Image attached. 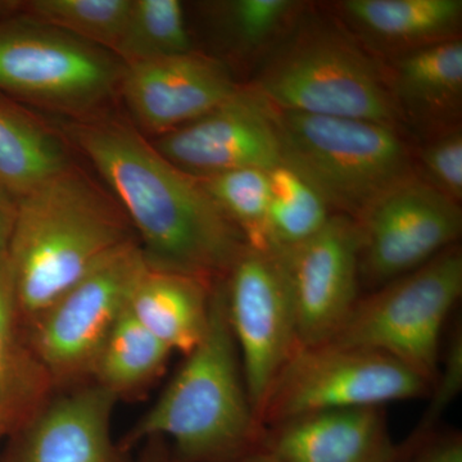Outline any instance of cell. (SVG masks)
Instances as JSON below:
<instances>
[{
	"label": "cell",
	"instance_id": "6da1fadb",
	"mask_svg": "<svg viewBox=\"0 0 462 462\" xmlns=\"http://www.w3.org/2000/svg\"><path fill=\"white\" fill-rule=\"evenodd\" d=\"M71 135L138 233L148 267L223 279L247 247L202 181L121 121H85Z\"/></svg>",
	"mask_w": 462,
	"mask_h": 462
},
{
	"label": "cell",
	"instance_id": "1f68e13d",
	"mask_svg": "<svg viewBox=\"0 0 462 462\" xmlns=\"http://www.w3.org/2000/svg\"><path fill=\"white\" fill-rule=\"evenodd\" d=\"M143 448L134 462H182L172 447L162 438H152L142 443Z\"/></svg>",
	"mask_w": 462,
	"mask_h": 462
},
{
	"label": "cell",
	"instance_id": "603a6c76",
	"mask_svg": "<svg viewBox=\"0 0 462 462\" xmlns=\"http://www.w3.org/2000/svg\"><path fill=\"white\" fill-rule=\"evenodd\" d=\"M269 182L266 251L278 254L312 238L333 214L321 194L287 163L270 170Z\"/></svg>",
	"mask_w": 462,
	"mask_h": 462
},
{
	"label": "cell",
	"instance_id": "83f0119b",
	"mask_svg": "<svg viewBox=\"0 0 462 462\" xmlns=\"http://www.w3.org/2000/svg\"><path fill=\"white\" fill-rule=\"evenodd\" d=\"M443 366L439 372L428 396L430 397L427 411L422 413L420 421L415 430L409 434L400 445L401 454L409 451L413 447L420 445L428 438L437 433L438 424L445 415L448 407L460 394L462 388V333L460 328H456L448 343Z\"/></svg>",
	"mask_w": 462,
	"mask_h": 462
},
{
	"label": "cell",
	"instance_id": "2e32d148",
	"mask_svg": "<svg viewBox=\"0 0 462 462\" xmlns=\"http://www.w3.org/2000/svg\"><path fill=\"white\" fill-rule=\"evenodd\" d=\"M261 448L285 462H400L384 407L307 413L263 430Z\"/></svg>",
	"mask_w": 462,
	"mask_h": 462
},
{
	"label": "cell",
	"instance_id": "7c38bea8",
	"mask_svg": "<svg viewBox=\"0 0 462 462\" xmlns=\"http://www.w3.org/2000/svg\"><path fill=\"white\" fill-rule=\"evenodd\" d=\"M275 254L284 267L296 309L300 346L329 342L360 300L357 223L333 214L312 238Z\"/></svg>",
	"mask_w": 462,
	"mask_h": 462
},
{
	"label": "cell",
	"instance_id": "7402d4cb",
	"mask_svg": "<svg viewBox=\"0 0 462 462\" xmlns=\"http://www.w3.org/2000/svg\"><path fill=\"white\" fill-rule=\"evenodd\" d=\"M172 354L127 307L100 349L90 382L117 401L138 397L163 375Z\"/></svg>",
	"mask_w": 462,
	"mask_h": 462
},
{
	"label": "cell",
	"instance_id": "3957f363",
	"mask_svg": "<svg viewBox=\"0 0 462 462\" xmlns=\"http://www.w3.org/2000/svg\"><path fill=\"white\" fill-rule=\"evenodd\" d=\"M132 239L117 202L72 166L18 199L8 261L23 322Z\"/></svg>",
	"mask_w": 462,
	"mask_h": 462
},
{
	"label": "cell",
	"instance_id": "d6986e66",
	"mask_svg": "<svg viewBox=\"0 0 462 462\" xmlns=\"http://www.w3.org/2000/svg\"><path fill=\"white\" fill-rule=\"evenodd\" d=\"M54 392L50 374L23 333L7 254L0 260V438L23 427Z\"/></svg>",
	"mask_w": 462,
	"mask_h": 462
},
{
	"label": "cell",
	"instance_id": "f546056e",
	"mask_svg": "<svg viewBox=\"0 0 462 462\" xmlns=\"http://www.w3.org/2000/svg\"><path fill=\"white\" fill-rule=\"evenodd\" d=\"M400 462H462L461 434L437 431L420 445L403 452Z\"/></svg>",
	"mask_w": 462,
	"mask_h": 462
},
{
	"label": "cell",
	"instance_id": "4dcf8cb0",
	"mask_svg": "<svg viewBox=\"0 0 462 462\" xmlns=\"http://www.w3.org/2000/svg\"><path fill=\"white\" fill-rule=\"evenodd\" d=\"M18 199L0 187V260L7 256L17 218Z\"/></svg>",
	"mask_w": 462,
	"mask_h": 462
},
{
	"label": "cell",
	"instance_id": "cb8c5ba5",
	"mask_svg": "<svg viewBox=\"0 0 462 462\" xmlns=\"http://www.w3.org/2000/svg\"><path fill=\"white\" fill-rule=\"evenodd\" d=\"M114 51L125 66L193 51L179 0H133Z\"/></svg>",
	"mask_w": 462,
	"mask_h": 462
},
{
	"label": "cell",
	"instance_id": "ac0fdd59",
	"mask_svg": "<svg viewBox=\"0 0 462 462\" xmlns=\"http://www.w3.org/2000/svg\"><path fill=\"white\" fill-rule=\"evenodd\" d=\"M385 74L402 121H411L430 135L461 126L460 38L393 58Z\"/></svg>",
	"mask_w": 462,
	"mask_h": 462
},
{
	"label": "cell",
	"instance_id": "52a82bcc",
	"mask_svg": "<svg viewBox=\"0 0 462 462\" xmlns=\"http://www.w3.org/2000/svg\"><path fill=\"white\" fill-rule=\"evenodd\" d=\"M420 374L380 352L321 343L300 346L267 392L261 430L307 413L383 406L428 396Z\"/></svg>",
	"mask_w": 462,
	"mask_h": 462
},
{
	"label": "cell",
	"instance_id": "ba28073f",
	"mask_svg": "<svg viewBox=\"0 0 462 462\" xmlns=\"http://www.w3.org/2000/svg\"><path fill=\"white\" fill-rule=\"evenodd\" d=\"M147 267L138 239L129 240L27 322V338L56 391L90 382L100 349Z\"/></svg>",
	"mask_w": 462,
	"mask_h": 462
},
{
	"label": "cell",
	"instance_id": "f1b7e54d",
	"mask_svg": "<svg viewBox=\"0 0 462 462\" xmlns=\"http://www.w3.org/2000/svg\"><path fill=\"white\" fill-rule=\"evenodd\" d=\"M421 178L447 199H462V130L461 126L443 130L428 139L421 149Z\"/></svg>",
	"mask_w": 462,
	"mask_h": 462
},
{
	"label": "cell",
	"instance_id": "4fadbf2b",
	"mask_svg": "<svg viewBox=\"0 0 462 462\" xmlns=\"http://www.w3.org/2000/svg\"><path fill=\"white\" fill-rule=\"evenodd\" d=\"M153 145L197 179L242 169L270 171L282 163L273 109L252 87H239L218 107Z\"/></svg>",
	"mask_w": 462,
	"mask_h": 462
},
{
	"label": "cell",
	"instance_id": "8fae6325",
	"mask_svg": "<svg viewBox=\"0 0 462 462\" xmlns=\"http://www.w3.org/2000/svg\"><path fill=\"white\" fill-rule=\"evenodd\" d=\"M227 316L257 416L267 392L300 346L296 309L275 254L247 247L224 278Z\"/></svg>",
	"mask_w": 462,
	"mask_h": 462
},
{
	"label": "cell",
	"instance_id": "7a4b0ae2",
	"mask_svg": "<svg viewBox=\"0 0 462 462\" xmlns=\"http://www.w3.org/2000/svg\"><path fill=\"white\" fill-rule=\"evenodd\" d=\"M261 434L231 331L224 278L218 279L205 337L118 443L130 452L162 438L182 462H234L260 447Z\"/></svg>",
	"mask_w": 462,
	"mask_h": 462
},
{
	"label": "cell",
	"instance_id": "8992f818",
	"mask_svg": "<svg viewBox=\"0 0 462 462\" xmlns=\"http://www.w3.org/2000/svg\"><path fill=\"white\" fill-rule=\"evenodd\" d=\"M461 294L462 251L456 245L360 297L329 342L387 355L433 384L443 327Z\"/></svg>",
	"mask_w": 462,
	"mask_h": 462
},
{
	"label": "cell",
	"instance_id": "5bb4252c",
	"mask_svg": "<svg viewBox=\"0 0 462 462\" xmlns=\"http://www.w3.org/2000/svg\"><path fill=\"white\" fill-rule=\"evenodd\" d=\"M118 87L139 125L160 136L199 120L239 88L221 60L194 51L125 66Z\"/></svg>",
	"mask_w": 462,
	"mask_h": 462
},
{
	"label": "cell",
	"instance_id": "4316f807",
	"mask_svg": "<svg viewBox=\"0 0 462 462\" xmlns=\"http://www.w3.org/2000/svg\"><path fill=\"white\" fill-rule=\"evenodd\" d=\"M227 38L240 53L272 51L300 17L302 5L291 0H233L218 5Z\"/></svg>",
	"mask_w": 462,
	"mask_h": 462
},
{
	"label": "cell",
	"instance_id": "e0dca14e",
	"mask_svg": "<svg viewBox=\"0 0 462 462\" xmlns=\"http://www.w3.org/2000/svg\"><path fill=\"white\" fill-rule=\"evenodd\" d=\"M336 7L365 50L392 60L458 38L462 21L461 0H345Z\"/></svg>",
	"mask_w": 462,
	"mask_h": 462
},
{
	"label": "cell",
	"instance_id": "d6a6232c",
	"mask_svg": "<svg viewBox=\"0 0 462 462\" xmlns=\"http://www.w3.org/2000/svg\"><path fill=\"white\" fill-rule=\"evenodd\" d=\"M234 462H285L279 458L278 456L273 455L272 452L266 451V449L257 447V448L252 449L248 454L242 456L238 460Z\"/></svg>",
	"mask_w": 462,
	"mask_h": 462
},
{
	"label": "cell",
	"instance_id": "484cf974",
	"mask_svg": "<svg viewBox=\"0 0 462 462\" xmlns=\"http://www.w3.org/2000/svg\"><path fill=\"white\" fill-rule=\"evenodd\" d=\"M199 180L216 205L238 227L249 247L266 251L269 171L234 170Z\"/></svg>",
	"mask_w": 462,
	"mask_h": 462
},
{
	"label": "cell",
	"instance_id": "5b68a950",
	"mask_svg": "<svg viewBox=\"0 0 462 462\" xmlns=\"http://www.w3.org/2000/svg\"><path fill=\"white\" fill-rule=\"evenodd\" d=\"M273 109L282 162L300 172L334 214L357 220L380 194L415 171L397 127Z\"/></svg>",
	"mask_w": 462,
	"mask_h": 462
},
{
	"label": "cell",
	"instance_id": "9a60e30c",
	"mask_svg": "<svg viewBox=\"0 0 462 462\" xmlns=\"http://www.w3.org/2000/svg\"><path fill=\"white\" fill-rule=\"evenodd\" d=\"M116 403L93 382L54 394L11 434L2 462H134L112 437Z\"/></svg>",
	"mask_w": 462,
	"mask_h": 462
},
{
	"label": "cell",
	"instance_id": "ffe728a7",
	"mask_svg": "<svg viewBox=\"0 0 462 462\" xmlns=\"http://www.w3.org/2000/svg\"><path fill=\"white\" fill-rule=\"evenodd\" d=\"M215 282L147 267L134 288L129 311L172 352L189 355L208 327Z\"/></svg>",
	"mask_w": 462,
	"mask_h": 462
},
{
	"label": "cell",
	"instance_id": "44dd1931",
	"mask_svg": "<svg viewBox=\"0 0 462 462\" xmlns=\"http://www.w3.org/2000/svg\"><path fill=\"white\" fill-rule=\"evenodd\" d=\"M69 166L56 136L0 93V187L20 199Z\"/></svg>",
	"mask_w": 462,
	"mask_h": 462
},
{
	"label": "cell",
	"instance_id": "d4e9b609",
	"mask_svg": "<svg viewBox=\"0 0 462 462\" xmlns=\"http://www.w3.org/2000/svg\"><path fill=\"white\" fill-rule=\"evenodd\" d=\"M133 0H32L29 18L79 41L114 51L129 17Z\"/></svg>",
	"mask_w": 462,
	"mask_h": 462
},
{
	"label": "cell",
	"instance_id": "30bf717a",
	"mask_svg": "<svg viewBox=\"0 0 462 462\" xmlns=\"http://www.w3.org/2000/svg\"><path fill=\"white\" fill-rule=\"evenodd\" d=\"M356 223L361 285L374 291L457 245L462 214L460 203L413 171L380 194Z\"/></svg>",
	"mask_w": 462,
	"mask_h": 462
},
{
	"label": "cell",
	"instance_id": "9c48e42d",
	"mask_svg": "<svg viewBox=\"0 0 462 462\" xmlns=\"http://www.w3.org/2000/svg\"><path fill=\"white\" fill-rule=\"evenodd\" d=\"M123 69L102 48L32 18L0 23L2 94L60 111H87L120 85Z\"/></svg>",
	"mask_w": 462,
	"mask_h": 462
},
{
	"label": "cell",
	"instance_id": "277c9868",
	"mask_svg": "<svg viewBox=\"0 0 462 462\" xmlns=\"http://www.w3.org/2000/svg\"><path fill=\"white\" fill-rule=\"evenodd\" d=\"M251 87L281 111L402 123L385 67L345 27L314 16L298 17Z\"/></svg>",
	"mask_w": 462,
	"mask_h": 462
}]
</instances>
